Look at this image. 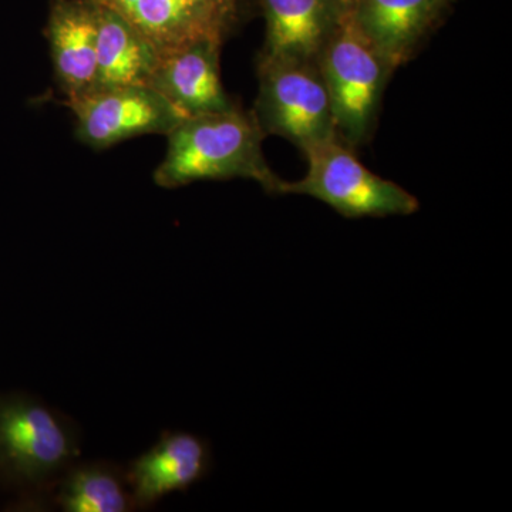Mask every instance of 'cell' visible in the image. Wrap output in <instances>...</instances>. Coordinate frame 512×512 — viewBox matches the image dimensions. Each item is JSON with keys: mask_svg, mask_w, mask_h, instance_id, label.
<instances>
[{"mask_svg": "<svg viewBox=\"0 0 512 512\" xmlns=\"http://www.w3.org/2000/svg\"><path fill=\"white\" fill-rule=\"evenodd\" d=\"M72 110L77 140L101 151L134 137H167L187 119L163 94L146 86H123L64 100Z\"/></svg>", "mask_w": 512, "mask_h": 512, "instance_id": "obj_6", "label": "cell"}, {"mask_svg": "<svg viewBox=\"0 0 512 512\" xmlns=\"http://www.w3.org/2000/svg\"><path fill=\"white\" fill-rule=\"evenodd\" d=\"M258 80L251 111L266 137H284L303 153L339 137L318 62L258 57Z\"/></svg>", "mask_w": 512, "mask_h": 512, "instance_id": "obj_4", "label": "cell"}, {"mask_svg": "<svg viewBox=\"0 0 512 512\" xmlns=\"http://www.w3.org/2000/svg\"><path fill=\"white\" fill-rule=\"evenodd\" d=\"M136 28L160 56L192 43L225 42L248 13L249 0H92Z\"/></svg>", "mask_w": 512, "mask_h": 512, "instance_id": "obj_7", "label": "cell"}, {"mask_svg": "<svg viewBox=\"0 0 512 512\" xmlns=\"http://www.w3.org/2000/svg\"><path fill=\"white\" fill-rule=\"evenodd\" d=\"M221 43L202 40L161 56L148 86L177 107L185 117L222 113L234 103L221 82Z\"/></svg>", "mask_w": 512, "mask_h": 512, "instance_id": "obj_9", "label": "cell"}, {"mask_svg": "<svg viewBox=\"0 0 512 512\" xmlns=\"http://www.w3.org/2000/svg\"><path fill=\"white\" fill-rule=\"evenodd\" d=\"M67 512H127L134 503L126 470L106 461L74 463L52 491Z\"/></svg>", "mask_w": 512, "mask_h": 512, "instance_id": "obj_14", "label": "cell"}, {"mask_svg": "<svg viewBox=\"0 0 512 512\" xmlns=\"http://www.w3.org/2000/svg\"><path fill=\"white\" fill-rule=\"evenodd\" d=\"M339 137L349 147L367 143L394 67L346 12L318 59Z\"/></svg>", "mask_w": 512, "mask_h": 512, "instance_id": "obj_3", "label": "cell"}, {"mask_svg": "<svg viewBox=\"0 0 512 512\" xmlns=\"http://www.w3.org/2000/svg\"><path fill=\"white\" fill-rule=\"evenodd\" d=\"M210 443L185 431H165L150 450L131 461L126 477L134 507L151 508L171 493H184L210 476Z\"/></svg>", "mask_w": 512, "mask_h": 512, "instance_id": "obj_8", "label": "cell"}, {"mask_svg": "<svg viewBox=\"0 0 512 512\" xmlns=\"http://www.w3.org/2000/svg\"><path fill=\"white\" fill-rule=\"evenodd\" d=\"M353 150L338 137L306 151L308 173L302 180L284 181L281 195H308L349 220L406 217L420 210L413 194L367 170Z\"/></svg>", "mask_w": 512, "mask_h": 512, "instance_id": "obj_5", "label": "cell"}, {"mask_svg": "<svg viewBox=\"0 0 512 512\" xmlns=\"http://www.w3.org/2000/svg\"><path fill=\"white\" fill-rule=\"evenodd\" d=\"M57 86L72 100L93 90L97 72V5L52 0L46 26Z\"/></svg>", "mask_w": 512, "mask_h": 512, "instance_id": "obj_10", "label": "cell"}, {"mask_svg": "<svg viewBox=\"0 0 512 512\" xmlns=\"http://www.w3.org/2000/svg\"><path fill=\"white\" fill-rule=\"evenodd\" d=\"M451 0H349L357 28L394 69L409 62Z\"/></svg>", "mask_w": 512, "mask_h": 512, "instance_id": "obj_12", "label": "cell"}, {"mask_svg": "<svg viewBox=\"0 0 512 512\" xmlns=\"http://www.w3.org/2000/svg\"><path fill=\"white\" fill-rule=\"evenodd\" d=\"M266 32L259 59L318 62L349 9V0H261Z\"/></svg>", "mask_w": 512, "mask_h": 512, "instance_id": "obj_11", "label": "cell"}, {"mask_svg": "<svg viewBox=\"0 0 512 512\" xmlns=\"http://www.w3.org/2000/svg\"><path fill=\"white\" fill-rule=\"evenodd\" d=\"M80 456L72 420L26 394L0 396V483L28 497L52 494Z\"/></svg>", "mask_w": 512, "mask_h": 512, "instance_id": "obj_2", "label": "cell"}, {"mask_svg": "<svg viewBox=\"0 0 512 512\" xmlns=\"http://www.w3.org/2000/svg\"><path fill=\"white\" fill-rule=\"evenodd\" d=\"M160 59L156 47L126 19L97 5V72L93 90L148 86Z\"/></svg>", "mask_w": 512, "mask_h": 512, "instance_id": "obj_13", "label": "cell"}, {"mask_svg": "<svg viewBox=\"0 0 512 512\" xmlns=\"http://www.w3.org/2000/svg\"><path fill=\"white\" fill-rule=\"evenodd\" d=\"M167 138V153L153 174L158 187L174 190L198 181L242 178L255 181L268 194L281 195L284 180L266 163V136L252 111L235 106L188 117Z\"/></svg>", "mask_w": 512, "mask_h": 512, "instance_id": "obj_1", "label": "cell"}]
</instances>
